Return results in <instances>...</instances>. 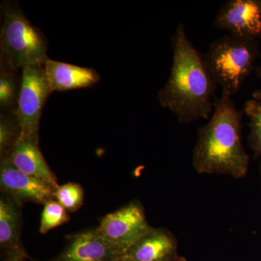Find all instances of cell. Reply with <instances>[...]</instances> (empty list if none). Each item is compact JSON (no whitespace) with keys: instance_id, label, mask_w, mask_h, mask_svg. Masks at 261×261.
I'll list each match as a JSON object with an SVG mask.
<instances>
[{"instance_id":"cell-1","label":"cell","mask_w":261,"mask_h":261,"mask_svg":"<svg viewBox=\"0 0 261 261\" xmlns=\"http://www.w3.org/2000/svg\"><path fill=\"white\" fill-rule=\"evenodd\" d=\"M171 40L172 66L167 82L159 91L160 104L183 124L208 119L214 109L212 98L216 85L204 58L187 37L183 23L178 24Z\"/></svg>"},{"instance_id":"cell-16","label":"cell","mask_w":261,"mask_h":261,"mask_svg":"<svg viewBox=\"0 0 261 261\" xmlns=\"http://www.w3.org/2000/svg\"><path fill=\"white\" fill-rule=\"evenodd\" d=\"M41 218L39 232L46 233L69 221L68 211L56 200H51L44 205Z\"/></svg>"},{"instance_id":"cell-12","label":"cell","mask_w":261,"mask_h":261,"mask_svg":"<svg viewBox=\"0 0 261 261\" xmlns=\"http://www.w3.org/2000/svg\"><path fill=\"white\" fill-rule=\"evenodd\" d=\"M44 70L51 92L88 88L100 80L99 75L92 68L51 59L44 63Z\"/></svg>"},{"instance_id":"cell-18","label":"cell","mask_w":261,"mask_h":261,"mask_svg":"<svg viewBox=\"0 0 261 261\" xmlns=\"http://www.w3.org/2000/svg\"><path fill=\"white\" fill-rule=\"evenodd\" d=\"M18 87L15 77L9 71L1 70L0 75V105L2 108L8 107L18 99Z\"/></svg>"},{"instance_id":"cell-2","label":"cell","mask_w":261,"mask_h":261,"mask_svg":"<svg viewBox=\"0 0 261 261\" xmlns=\"http://www.w3.org/2000/svg\"><path fill=\"white\" fill-rule=\"evenodd\" d=\"M243 114L232 97L221 93L211 119L198 130L192 164L200 174L242 178L248 172L250 156L242 140Z\"/></svg>"},{"instance_id":"cell-10","label":"cell","mask_w":261,"mask_h":261,"mask_svg":"<svg viewBox=\"0 0 261 261\" xmlns=\"http://www.w3.org/2000/svg\"><path fill=\"white\" fill-rule=\"evenodd\" d=\"M5 160L19 171L46 182L56 190L59 187L56 176L46 162L37 141L19 137Z\"/></svg>"},{"instance_id":"cell-20","label":"cell","mask_w":261,"mask_h":261,"mask_svg":"<svg viewBox=\"0 0 261 261\" xmlns=\"http://www.w3.org/2000/svg\"><path fill=\"white\" fill-rule=\"evenodd\" d=\"M252 98L255 99H260L261 100V89H257L252 93Z\"/></svg>"},{"instance_id":"cell-17","label":"cell","mask_w":261,"mask_h":261,"mask_svg":"<svg viewBox=\"0 0 261 261\" xmlns=\"http://www.w3.org/2000/svg\"><path fill=\"white\" fill-rule=\"evenodd\" d=\"M20 135V129L16 119L15 121L8 117L1 116L0 120V156L1 161L8 157L10 150Z\"/></svg>"},{"instance_id":"cell-24","label":"cell","mask_w":261,"mask_h":261,"mask_svg":"<svg viewBox=\"0 0 261 261\" xmlns=\"http://www.w3.org/2000/svg\"><path fill=\"white\" fill-rule=\"evenodd\" d=\"M260 180H261V163H260Z\"/></svg>"},{"instance_id":"cell-15","label":"cell","mask_w":261,"mask_h":261,"mask_svg":"<svg viewBox=\"0 0 261 261\" xmlns=\"http://www.w3.org/2000/svg\"><path fill=\"white\" fill-rule=\"evenodd\" d=\"M55 199L68 212L74 213L83 205L84 190L82 185L75 182H68L57 188Z\"/></svg>"},{"instance_id":"cell-9","label":"cell","mask_w":261,"mask_h":261,"mask_svg":"<svg viewBox=\"0 0 261 261\" xmlns=\"http://www.w3.org/2000/svg\"><path fill=\"white\" fill-rule=\"evenodd\" d=\"M123 255L94 228L68 237L63 251L49 261H117Z\"/></svg>"},{"instance_id":"cell-3","label":"cell","mask_w":261,"mask_h":261,"mask_svg":"<svg viewBox=\"0 0 261 261\" xmlns=\"http://www.w3.org/2000/svg\"><path fill=\"white\" fill-rule=\"evenodd\" d=\"M259 55L257 40L227 34L211 43L203 58L216 87L233 97L255 69Z\"/></svg>"},{"instance_id":"cell-7","label":"cell","mask_w":261,"mask_h":261,"mask_svg":"<svg viewBox=\"0 0 261 261\" xmlns=\"http://www.w3.org/2000/svg\"><path fill=\"white\" fill-rule=\"evenodd\" d=\"M214 25L230 35L257 40L261 37V0H227L218 10Z\"/></svg>"},{"instance_id":"cell-22","label":"cell","mask_w":261,"mask_h":261,"mask_svg":"<svg viewBox=\"0 0 261 261\" xmlns=\"http://www.w3.org/2000/svg\"><path fill=\"white\" fill-rule=\"evenodd\" d=\"M170 261H188L187 260L186 258H185V257L180 256V255H177L176 257H174V258L172 259V260Z\"/></svg>"},{"instance_id":"cell-23","label":"cell","mask_w":261,"mask_h":261,"mask_svg":"<svg viewBox=\"0 0 261 261\" xmlns=\"http://www.w3.org/2000/svg\"><path fill=\"white\" fill-rule=\"evenodd\" d=\"M117 261H132L130 260L128 257H127L126 256H125V255H123V256L120 257L119 259H118Z\"/></svg>"},{"instance_id":"cell-6","label":"cell","mask_w":261,"mask_h":261,"mask_svg":"<svg viewBox=\"0 0 261 261\" xmlns=\"http://www.w3.org/2000/svg\"><path fill=\"white\" fill-rule=\"evenodd\" d=\"M152 228L143 205L138 200H132L104 216L95 230L101 238L125 255Z\"/></svg>"},{"instance_id":"cell-19","label":"cell","mask_w":261,"mask_h":261,"mask_svg":"<svg viewBox=\"0 0 261 261\" xmlns=\"http://www.w3.org/2000/svg\"><path fill=\"white\" fill-rule=\"evenodd\" d=\"M27 255H13L4 259L3 261H25Z\"/></svg>"},{"instance_id":"cell-8","label":"cell","mask_w":261,"mask_h":261,"mask_svg":"<svg viewBox=\"0 0 261 261\" xmlns=\"http://www.w3.org/2000/svg\"><path fill=\"white\" fill-rule=\"evenodd\" d=\"M0 187L20 205L23 202H34L44 205L55 199L56 189L42 180L19 171L13 165L3 160L0 164Z\"/></svg>"},{"instance_id":"cell-4","label":"cell","mask_w":261,"mask_h":261,"mask_svg":"<svg viewBox=\"0 0 261 261\" xmlns=\"http://www.w3.org/2000/svg\"><path fill=\"white\" fill-rule=\"evenodd\" d=\"M1 51L11 69L44 65L49 59L44 34L30 23L21 10L12 5L5 8Z\"/></svg>"},{"instance_id":"cell-13","label":"cell","mask_w":261,"mask_h":261,"mask_svg":"<svg viewBox=\"0 0 261 261\" xmlns=\"http://www.w3.org/2000/svg\"><path fill=\"white\" fill-rule=\"evenodd\" d=\"M22 205L2 192L0 196V248L2 258L27 255L21 242Z\"/></svg>"},{"instance_id":"cell-11","label":"cell","mask_w":261,"mask_h":261,"mask_svg":"<svg viewBox=\"0 0 261 261\" xmlns=\"http://www.w3.org/2000/svg\"><path fill=\"white\" fill-rule=\"evenodd\" d=\"M178 254L177 239L166 228H153L125 254L132 261H170Z\"/></svg>"},{"instance_id":"cell-21","label":"cell","mask_w":261,"mask_h":261,"mask_svg":"<svg viewBox=\"0 0 261 261\" xmlns=\"http://www.w3.org/2000/svg\"><path fill=\"white\" fill-rule=\"evenodd\" d=\"M255 72L257 76L260 78V77H261V64L255 68Z\"/></svg>"},{"instance_id":"cell-5","label":"cell","mask_w":261,"mask_h":261,"mask_svg":"<svg viewBox=\"0 0 261 261\" xmlns=\"http://www.w3.org/2000/svg\"><path fill=\"white\" fill-rule=\"evenodd\" d=\"M20 84L15 114L20 129L19 137L39 142L43 108L51 93L44 65H28L22 68Z\"/></svg>"},{"instance_id":"cell-14","label":"cell","mask_w":261,"mask_h":261,"mask_svg":"<svg viewBox=\"0 0 261 261\" xmlns=\"http://www.w3.org/2000/svg\"><path fill=\"white\" fill-rule=\"evenodd\" d=\"M244 112L250 119L248 143L255 158L261 156V100L250 99L244 106Z\"/></svg>"}]
</instances>
